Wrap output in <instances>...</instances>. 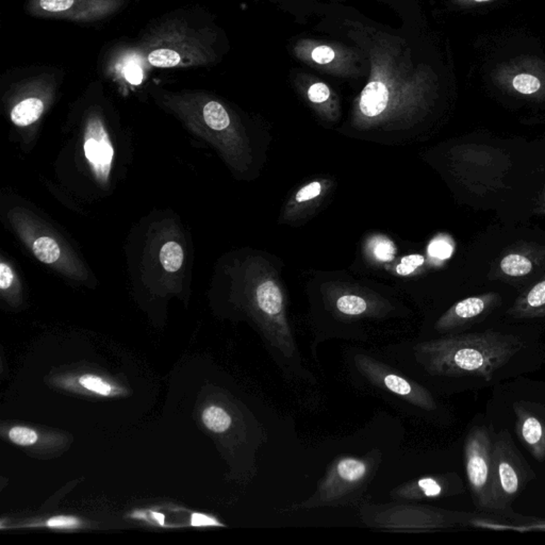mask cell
<instances>
[{
    "label": "cell",
    "instance_id": "1",
    "mask_svg": "<svg viewBox=\"0 0 545 545\" xmlns=\"http://www.w3.org/2000/svg\"><path fill=\"white\" fill-rule=\"evenodd\" d=\"M217 33L200 8L168 12L151 21L135 42V52L154 69H198L217 60Z\"/></svg>",
    "mask_w": 545,
    "mask_h": 545
},
{
    "label": "cell",
    "instance_id": "2",
    "mask_svg": "<svg viewBox=\"0 0 545 545\" xmlns=\"http://www.w3.org/2000/svg\"><path fill=\"white\" fill-rule=\"evenodd\" d=\"M522 348L523 344L515 338L483 333L422 342L415 345V355L430 375L490 382Z\"/></svg>",
    "mask_w": 545,
    "mask_h": 545
},
{
    "label": "cell",
    "instance_id": "3",
    "mask_svg": "<svg viewBox=\"0 0 545 545\" xmlns=\"http://www.w3.org/2000/svg\"><path fill=\"white\" fill-rule=\"evenodd\" d=\"M251 311L272 348L292 358L297 350L287 318L285 291L276 270L266 260L257 261L251 276Z\"/></svg>",
    "mask_w": 545,
    "mask_h": 545
},
{
    "label": "cell",
    "instance_id": "4",
    "mask_svg": "<svg viewBox=\"0 0 545 545\" xmlns=\"http://www.w3.org/2000/svg\"><path fill=\"white\" fill-rule=\"evenodd\" d=\"M493 449L494 440L486 428H474L464 442V466L471 492L476 506L488 510H498Z\"/></svg>",
    "mask_w": 545,
    "mask_h": 545
},
{
    "label": "cell",
    "instance_id": "5",
    "mask_svg": "<svg viewBox=\"0 0 545 545\" xmlns=\"http://www.w3.org/2000/svg\"><path fill=\"white\" fill-rule=\"evenodd\" d=\"M131 0H28L25 12L35 18L99 24L117 16Z\"/></svg>",
    "mask_w": 545,
    "mask_h": 545
},
{
    "label": "cell",
    "instance_id": "6",
    "mask_svg": "<svg viewBox=\"0 0 545 545\" xmlns=\"http://www.w3.org/2000/svg\"><path fill=\"white\" fill-rule=\"evenodd\" d=\"M493 456L496 509L503 510L521 494L532 474L506 430L494 440Z\"/></svg>",
    "mask_w": 545,
    "mask_h": 545
},
{
    "label": "cell",
    "instance_id": "7",
    "mask_svg": "<svg viewBox=\"0 0 545 545\" xmlns=\"http://www.w3.org/2000/svg\"><path fill=\"white\" fill-rule=\"evenodd\" d=\"M355 363L357 369L369 382H371V384L389 391L405 399L411 405L417 406L425 411L436 409V401L428 389L409 378L403 377L401 374L391 369L389 365L365 355H357Z\"/></svg>",
    "mask_w": 545,
    "mask_h": 545
},
{
    "label": "cell",
    "instance_id": "8",
    "mask_svg": "<svg viewBox=\"0 0 545 545\" xmlns=\"http://www.w3.org/2000/svg\"><path fill=\"white\" fill-rule=\"evenodd\" d=\"M371 472L369 464L356 457L335 460L320 485L314 500L318 505L337 502L356 488L360 487Z\"/></svg>",
    "mask_w": 545,
    "mask_h": 545
},
{
    "label": "cell",
    "instance_id": "9",
    "mask_svg": "<svg viewBox=\"0 0 545 545\" xmlns=\"http://www.w3.org/2000/svg\"><path fill=\"white\" fill-rule=\"evenodd\" d=\"M449 517L438 509L399 506L376 512L373 521L392 529L430 530L452 525Z\"/></svg>",
    "mask_w": 545,
    "mask_h": 545
},
{
    "label": "cell",
    "instance_id": "10",
    "mask_svg": "<svg viewBox=\"0 0 545 545\" xmlns=\"http://www.w3.org/2000/svg\"><path fill=\"white\" fill-rule=\"evenodd\" d=\"M84 154L101 180H107L113 159V147L98 116H91L86 130Z\"/></svg>",
    "mask_w": 545,
    "mask_h": 545
},
{
    "label": "cell",
    "instance_id": "11",
    "mask_svg": "<svg viewBox=\"0 0 545 545\" xmlns=\"http://www.w3.org/2000/svg\"><path fill=\"white\" fill-rule=\"evenodd\" d=\"M331 305L338 314L348 318L377 316L388 308L379 297L342 288L331 293Z\"/></svg>",
    "mask_w": 545,
    "mask_h": 545
},
{
    "label": "cell",
    "instance_id": "12",
    "mask_svg": "<svg viewBox=\"0 0 545 545\" xmlns=\"http://www.w3.org/2000/svg\"><path fill=\"white\" fill-rule=\"evenodd\" d=\"M462 491L461 479L457 475L430 476L406 483L395 490L393 496L406 500H424L453 495Z\"/></svg>",
    "mask_w": 545,
    "mask_h": 545
},
{
    "label": "cell",
    "instance_id": "13",
    "mask_svg": "<svg viewBox=\"0 0 545 545\" xmlns=\"http://www.w3.org/2000/svg\"><path fill=\"white\" fill-rule=\"evenodd\" d=\"M517 436L534 459H545V424L537 415L526 411L522 406L515 405Z\"/></svg>",
    "mask_w": 545,
    "mask_h": 545
},
{
    "label": "cell",
    "instance_id": "14",
    "mask_svg": "<svg viewBox=\"0 0 545 545\" xmlns=\"http://www.w3.org/2000/svg\"><path fill=\"white\" fill-rule=\"evenodd\" d=\"M331 183L325 179H316L303 185L285 209L284 219L286 221H297L307 214L314 207L320 205L328 191Z\"/></svg>",
    "mask_w": 545,
    "mask_h": 545
},
{
    "label": "cell",
    "instance_id": "15",
    "mask_svg": "<svg viewBox=\"0 0 545 545\" xmlns=\"http://www.w3.org/2000/svg\"><path fill=\"white\" fill-rule=\"evenodd\" d=\"M486 310V302L479 297H470L464 299L454 306L447 316H442L437 325V329L447 331L454 328L457 324L477 318Z\"/></svg>",
    "mask_w": 545,
    "mask_h": 545
},
{
    "label": "cell",
    "instance_id": "16",
    "mask_svg": "<svg viewBox=\"0 0 545 545\" xmlns=\"http://www.w3.org/2000/svg\"><path fill=\"white\" fill-rule=\"evenodd\" d=\"M45 105L38 96H28L18 101L11 110V120L18 127H26L37 122L43 114Z\"/></svg>",
    "mask_w": 545,
    "mask_h": 545
},
{
    "label": "cell",
    "instance_id": "17",
    "mask_svg": "<svg viewBox=\"0 0 545 545\" xmlns=\"http://www.w3.org/2000/svg\"><path fill=\"white\" fill-rule=\"evenodd\" d=\"M205 124L214 131L223 132L231 127V118L226 108L219 101L210 99L202 107Z\"/></svg>",
    "mask_w": 545,
    "mask_h": 545
},
{
    "label": "cell",
    "instance_id": "18",
    "mask_svg": "<svg viewBox=\"0 0 545 545\" xmlns=\"http://www.w3.org/2000/svg\"><path fill=\"white\" fill-rule=\"evenodd\" d=\"M202 422L211 432L222 434L229 430L232 421L223 408L210 406L202 413Z\"/></svg>",
    "mask_w": 545,
    "mask_h": 545
},
{
    "label": "cell",
    "instance_id": "19",
    "mask_svg": "<svg viewBox=\"0 0 545 545\" xmlns=\"http://www.w3.org/2000/svg\"><path fill=\"white\" fill-rule=\"evenodd\" d=\"M35 257L46 264H52L60 258L61 251L58 243L50 236H41L33 243Z\"/></svg>",
    "mask_w": 545,
    "mask_h": 545
},
{
    "label": "cell",
    "instance_id": "20",
    "mask_svg": "<svg viewBox=\"0 0 545 545\" xmlns=\"http://www.w3.org/2000/svg\"><path fill=\"white\" fill-rule=\"evenodd\" d=\"M369 247L372 257L378 262H391L396 255V246L394 243L384 236L372 238Z\"/></svg>",
    "mask_w": 545,
    "mask_h": 545
},
{
    "label": "cell",
    "instance_id": "21",
    "mask_svg": "<svg viewBox=\"0 0 545 545\" xmlns=\"http://www.w3.org/2000/svg\"><path fill=\"white\" fill-rule=\"evenodd\" d=\"M160 261L168 272H177L183 263V247L177 242H168L160 251Z\"/></svg>",
    "mask_w": 545,
    "mask_h": 545
},
{
    "label": "cell",
    "instance_id": "22",
    "mask_svg": "<svg viewBox=\"0 0 545 545\" xmlns=\"http://www.w3.org/2000/svg\"><path fill=\"white\" fill-rule=\"evenodd\" d=\"M500 268L507 275L513 277L527 275L532 270V264L527 258L521 255H508L500 262Z\"/></svg>",
    "mask_w": 545,
    "mask_h": 545
},
{
    "label": "cell",
    "instance_id": "23",
    "mask_svg": "<svg viewBox=\"0 0 545 545\" xmlns=\"http://www.w3.org/2000/svg\"><path fill=\"white\" fill-rule=\"evenodd\" d=\"M79 382L84 388L97 393V394L103 395V396H109V395L113 393V386L108 384L105 380L101 379V377H97V376H82L79 379Z\"/></svg>",
    "mask_w": 545,
    "mask_h": 545
},
{
    "label": "cell",
    "instance_id": "24",
    "mask_svg": "<svg viewBox=\"0 0 545 545\" xmlns=\"http://www.w3.org/2000/svg\"><path fill=\"white\" fill-rule=\"evenodd\" d=\"M424 261H425V258L419 253L406 256V257L401 258L398 265L395 268V272L399 276L411 275L420 266L423 265Z\"/></svg>",
    "mask_w": 545,
    "mask_h": 545
},
{
    "label": "cell",
    "instance_id": "25",
    "mask_svg": "<svg viewBox=\"0 0 545 545\" xmlns=\"http://www.w3.org/2000/svg\"><path fill=\"white\" fill-rule=\"evenodd\" d=\"M9 438L16 444L21 445V447H28V445L35 444L39 437H38L37 432L30 428L16 426V428L10 430Z\"/></svg>",
    "mask_w": 545,
    "mask_h": 545
},
{
    "label": "cell",
    "instance_id": "26",
    "mask_svg": "<svg viewBox=\"0 0 545 545\" xmlns=\"http://www.w3.org/2000/svg\"><path fill=\"white\" fill-rule=\"evenodd\" d=\"M540 86V80L528 74H521L513 79V88L522 94L536 93Z\"/></svg>",
    "mask_w": 545,
    "mask_h": 545
},
{
    "label": "cell",
    "instance_id": "27",
    "mask_svg": "<svg viewBox=\"0 0 545 545\" xmlns=\"http://www.w3.org/2000/svg\"><path fill=\"white\" fill-rule=\"evenodd\" d=\"M331 96V88L322 82H316L308 88V98L316 105H326Z\"/></svg>",
    "mask_w": 545,
    "mask_h": 545
},
{
    "label": "cell",
    "instance_id": "28",
    "mask_svg": "<svg viewBox=\"0 0 545 545\" xmlns=\"http://www.w3.org/2000/svg\"><path fill=\"white\" fill-rule=\"evenodd\" d=\"M526 303L532 309L538 310L545 306V282L534 286L528 293Z\"/></svg>",
    "mask_w": 545,
    "mask_h": 545
},
{
    "label": "cell",
    "instance_id": "29",
    "mask_svg": "<svg viewBox=\"0 0 545 545\" xmlns=\"http://www.w3.org/2000/svg\"><path fill=\"white\" fill-rule=\"evenodd\" d=\"M428 253L437 259H447L453 253L451 244L444 240H435L428 246Z\"/></svg>",
    "mask_w": 545,
    "mask_h": 545
},
{
    "label": "cell",
    "instance_id": "30",
    "mask_svg": "<svg viewBox=\"0 0 545 545\" xmlns=\"http://www.w3.org/2000/svg\"><path fill=\"white\" fill-rule=\"evenodd\" d=\"M312 59L319 64H327L335 59V54L333 50L328 46H319L314 48L311 54Z\"/></svg>",
    "mask_w": 545,
    "mask_h": 545
},
{
    "label": "cell",
    "instance_id": "31",
    "mask_svg": "<svg viewBox=\"0 0 545 545\" xmlns=\"http://www.w3.org/2000/svg\"><path fill=\"white\" fill-rule=\"evenodd\" d=\"M14 280L13 272L9 265L1 262L0 263V288L1 290H7L12 286Z\"/></svg>",
    "mask_w": 545,
    "mask_h": 545
},
{
    "label": "cell",
    "instance_id": "32",
    "mask_svg": "<svg viewBox=\"0 0 545 545\" xmlns=\"http://www.w3.org/2000/svg\"><path fill=\"white\" fill-rule=\"evenodd\" d=\"M47 525L50 527L71 528L79 525V522H78V520L74 519V517H57L48 520Z\"/></svg>",
    "mask_w": 545,
    "mask_h": 545
},
{
    "label": "cell",
    "instance_id": "33",
    "mask_svg": "<svg viewBox=\"0 0 545 545\" xmlns=\"http://www.w3.org/2000/svg\"><path fill=\"white\" fill-rule=\"evenodd\" d=\"M474 1H478V3H483V1H490V0H474Z\"/></svg>",
    "mask_w": 545,
    "mask_h": 545
}]
</instances>
